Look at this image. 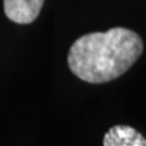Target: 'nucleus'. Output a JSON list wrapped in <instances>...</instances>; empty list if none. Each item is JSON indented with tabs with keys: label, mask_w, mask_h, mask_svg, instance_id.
<instances>
[{
	"label": "nucleus",
	"mask_w": 146,
	"mask_h": 146,
	"mask_svg": "<svg viewBox=\"0 0 146 146\" xmlns=\"http://www.w3.org/2000/svg\"><path fill=\"white\" fill-rule=\"evenodd\" d=\"M45 0H3L4 14L10 21L29 25L38 18Z\"/></svg>",
	"instance_id": "nucleus-2"
},
{
	"label": "nucleus",
	"mask_w": 146,
	"mask_h": 146,
	"mask_svg": "<svg viewBox=\"0 0 146 146\" xmlns=\"http://www.w3.org/2000/svg\"><path fill=\"white\" fill-rule=\"evenodd\" d=\"M143 52V41L135 31L112 27L89 33L73 42L68 65L74 76L91 84L120 77L137 62Z\"/></svg>",
	"instance_id": "nucleus-1"
},
{
	"label": "nucleus",
	"mask_w": 146,
	"mask_h": 146,
	"mask_svg": "<svg viewBox=\"0 0 146 146\" xmlns=\"http://www.w3.org/2000/svg\"><path fill=\"white\" fill-rule=\"evenodd\" d=\"M103 146H146V138L134 127L116 125L104 134Z\"/></svg>",
	"instance_id": "nucleus-3"
}]
</instances>
